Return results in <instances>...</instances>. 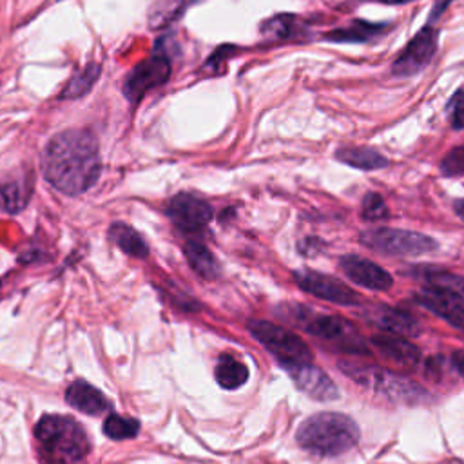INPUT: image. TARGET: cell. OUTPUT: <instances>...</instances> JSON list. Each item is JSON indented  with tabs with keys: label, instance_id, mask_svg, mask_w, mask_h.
<instances>
[{
	"label": "cell",
	"instance_id": "1",
	"mask_svg": "<svg viewBox=\"0 0 464 464\" xmlns=\"http://www.w3.org/2000/svg\"><path fill=\"white\" fill-rule=\"evenodd\" d=\"M45 179L67 196L89 190L100 178L98 141L87 129H69L49 140L42 156Z\"/></svg>",
	"mask_w": 464,
	"mask_h": 464
},
{
	"label": "cell",
	"instance_id": "2",
	"mask_svg": "<svg viewBox=\"0 0 464 464\" xmlns=\"http://www.w3.org/2000/svg\"><path fill=\"white\" fill-rule=\"evenodd\" d=\"M295 440L303 450L317 457H337L357 444L359 426L344 413L321 411L301 422Z\"/></svg>",
	"mask_w": 464,
	"mask_h": 464
},
{
	"label": "cell",
	"instance_id": "3",
	"mask_svg": "<svg viewBox=\"0 0 464 464\" xmlns=\"http://www.w3.org/2000/svg\"><path fill=\"white\" fill-rule=\"evenodd\" d=\"M34 437L51 464H78L91 450L83 428L65 415H44L34 426Z\"/></svg>",
	"mask_w": 464,
	"mask_h": 464
},
{
	"label": "cell",
	"instance_id": "4",
	"mask_svg": "<svg viewBox=\"0 0 464 464\" xmlns=\"http://www.w3.org/2000/svg\"><path fill=\"white\" fill-rule=\"evenodd\" d=\"M339 368L359 386L372 390L373 393L401 404H419L426 399V392L411 379L388 372L373 364L341 361Z\"/></svg>",
	"mask_w": 464,
	"mask_h": 464
},
{
	"label": "cell",
	"instance_id": "5",
	"mask_svg": "<svg viewBox=\"0 0 464 464\" xmlns=\"http://www.w3.org/2000/svg\"><path fill=\"white\" fill-rule=\"evenodd\" d=\"M248 330L252 337L259 341L283 368L312 362V352L297 334L263 319L250 321Z\"/></svg>",
	"mask_w": 464,
	"mask_h": 464
},
{
	"label": "cell",
	"instance_id": "6",
	"mask_svg": "<svg viewBox=\"0 0 464 464\" xmlns=\"http://www.w3.org/2000/svg\"><path fill=\"white\" fill-rule=\"evenodd\" d=\"M359 241L366 248L386 256H420L439 246V243L426 234L390 227L368 228L361 232Z\"/></svg>",
	"mask_w": 464,
	"mask_h": 464
},
{
	"label": "cell",
	"instance_id": "7",
	"mask_svg": "<svg viewBox=\"0 0 464 464\" xmlns=\"http://www.w3.org/2000/svg\"><path fill=\"white\" fill-rule=\"evenodd\" d=\"M303 328L308 334L323 339L335 350L353 353V355H368L370 353V350L366 348V343L361 337V334L357 332V328L350 321H346L339 315H323V314L308 315L303 321Z\"/></svg>",
	"mask_w": 464,
	"mask_h": 464
},
{
	"label": "cell",
	"instance_id": "8",
	"mask_svg": "<svg viewBox=\"0 0 464 464\" xmlns=\"http://www.w3.org/2000/svg\"><path fill=\"white\" fill-rule=\"evenodd\" d=\"M170 60L163 53H154L152 56L140 62L123 82V94L130 103H138L150 89L160 87L169 82Z\"/></svg>",
	"mask_w": 464,
	"mask_h": 464
},
{
	"label": "cell",
	"instance_id": "9",
	"mask_svg": "<svg viewBox=\"0 0 464 464\" xmlns=\"http://www.w3.org/2000/svg\"><path fill=\"white\" fill-rule=\"evenodd\" d=\"M294 279L301 290L323 301L344 306L359 303V294L334 276H326L315 270H297L294 272Z\"/></svg>",
	"mask_w": 464,
	"mask_h": 464
},
{
	"label": "cell",
	"instance_id": "10",
	"mask_svg": "<svg viewBox=\"0 0 464 464\" xmlns=\"http://www.w3.org/2000/svg\"><path fill=\"white\" fill-rule=\"evenodd\" d=\"M437 31L431 29L428 24L424 29H420L401 51V54L392 63V74L393 76H411L417 74L420 69H424L437 49Z\"/></svg>",
	"mask_w": 464,
	"mask_h": 464
},
{
	"label": "cell",
	"instance_id": "11",
	"mask_svg": "<svg viewBox=\"0 0 464 464\" xmlns=\"http://www.w3.org/2000/svg\"><path fill=\"white\" fill-rule=\"evenodd\" d=\"M167 216L179 230L194 234L208 225L212 218V207L198 196L181 192L169 201Z\"/></svg>",
	"mask_w": 464,
	"mask_h": 464
},
{
	"label": "cell",
	"instance_id": "12",
	"mask_svg": "<svg viewBox=\"0 0 464 464\" xmlns=\"http://www.w3.org/2000/svg\"><path fill=\"white\" fill-rule=\"evenodd\" d=\"M415 301L450 324L464 328V295L451 290L424 286L415 294Z\"/></svg>",
	"mask_w": 464,
	"mask_h": 464
},
{
	"label": "cell",
	"instance_id": "13",
	"mask_svg": "<svg viewBox=\"0 0 464 464\" xmlns=\"http://www.w3.org/2000/svg\"><path fill=\"white\" fill-rule=\"evenodd\" d=\"M339 266L343 270V274L353 281L359 286H364L368 290H377V292H384L388 288H392L393 285V277L377 263L355 256V254H346L339 259Z\"/></svg>",
	"mask_w": 464,
	"mask_h": 464
},
{
	"label": "cell",
	"instance_id": "14",
	"mask_svg": "<svg viewBox=\"0 0 464 464\" xmlns=\"http://www.w3.org/2000/svg\"><path fill=\"white\" fill-rule=\"evenodd\" d=\"M364 317L368 323L377 326L379 330L401 337H415L420 332L419 321L406 310L386 306V304H373L364 310Z\"/></svg>",
	"mask_w": 464,
	"mask_h": 464
},
{
	"label": "cell",
	"instance_id": "15",
	"mask_svg": "<svg viewBox=\"0 0 464 464\" xmlns=\"http://www.w3.org/2000/svg\"><path fill=\"white\" fill-rule=\"evenodd\" d=\"M286 372L292 375L295 386L315 401H334L339 397L335 382L312 362L288 366Z\"/></svg>",
	"mask_w": 464,
	"mask_h": 464
},
{
	"label": "cell",
	"instance_id": "16",
	"mask_svg": "<svg viewBox=\"0 0 464 464\" xmlns=\"http://www.w3.org/2000/svg\"><path fill=\"white\" fill-rule=\"evenodd\" d=\"M372 344L377 348L382 359L402 370H413L420 362L419 348L406 337L393 334H377L372 337Z\"/></svg>",
	"mask_w": 464,
	"mask_h": 464
},
{
	"label": "cell",
	"instance_id": "17",
	"mask_svg": "<svg viewBox=\"0 0 464 464\" xmlns=\"http://www.w3.org/2000/svg\"><path fill=\"white\" fill-rule=\"evenodd\" d=\"M65 401L74 410H80L87 415H98L111 408L109 399L98 388L82 379L69 384V388L65 390Z\"/></svg>",
	"mask_w": 464,
	"mask_h": 464
},
{
	"label": "cell",
	"instance_id": "18",
	"mask_svg": "<svg viewBox=\"0 0 464 464\" xmlns=\"http://www.w3.org/2000/svg\"><path fill=\"white\" fill-rule=\"evenodd\" d=\"M335 158L341 163H346L361 170H375L384 169L388 165V160L377 149L372 147H343L335 152Z\"/></svg>",
	"mask_w": 464,
	"mask_h": 464
},
{
	"label": "cell",
	"instance_id": "19",
	"mask_svg": "<svg viewBox=\"0 0 464 464\" xmlns=\"http://www.w3.org/2000/svg\"><path fill=\"white\" fill-rule=\"evenodd\" d=\"M183 250L192 270L199 274L203 279H216L219 276V263L203 243L187 241Z\"/></svg>",
	"mask_w": 464,
	"mask_h": 464
},
{
	"label": "cell",
	"instance_id": "20",
	"mask_svg": "<svg viewBox=\"0 0 464 464\" xmlns=\"http://www.w3.org/2000/svg\"><path fill=\"white\" fill-rule=\"evenodd\" d=\"M386 29H388V24H372V22H364V20H353L348 27H341V29L326 33L324 38L330 42H339V44L366 42V40L381 34Z\"/></svg>",
	"mask_w": 464,
	"mask_h": 464
},
{
	"label": "cell",
	"instance_id": "21",
	"mask_svg": "<svg viewBox=\"0 0 464 464\" xmlns=\"http://www.w3.org/2000/svg\"><path fill=\"white\" fill-rule=\"evenodd\" d=\"M214 375L219 386H223L225 390H236L246 382L248 368L239 359L223 353L216 364Z\"/></svg>",
	"mask_w": 464,
	"mask_h": 464
},
{
	"label": "cell",
	"instance_id": "22",
	"mask_svg": "<svg viewBox=\"0 0 464 464\" xmlns=\"http://www.w3.org/2000/svg\"><path fill=\"white\" fill-rule=\"evenodd\" d=\"M111 239L129 256L132 257H147L149 246L143 237L127 223H112L109 228Z\"/></svg>",
	"mask_w": 464,
	"mask_h": 464
},
{
	"label": "cell",
	"instance_id": "23",
	"mask_svg": "<svg viewBox=\"0 0 464 464\" xmlns=\"http://www.w3.org/2000/svg\"><path fill=\"white\" fill-rule=\"evenodd\" d=\"M29 183L25 179L0 181V212H18L29 201Z\"/></svg>",
	"mask_w": 464,
	"mask_h": 464
},
{
	"label": "cell",
	"instance_id": "24",
	"mask_svg": "<svg viewBox=\"0 0 464 464\" xmlns=\"http://www.w3.org/2000/svg\"><path fill=\"white\" fill-rule=\"evenodd\" d=\"M415 274L419 279H422L426 283V286H433V288H442V290H451L457 292L460 295H464V277L440 270V268H433V266H417Z\"/></svg>",
	"mask_w": 464,
	"mask_h": 464
},
{
	"label": "cell",
	"instance_id": "25",
	"mask_svg": "<svg viewBox=\"0 0 464 464\" xmlns=\"http://www.w3.org/2000/svg\"><path fill=\"white\" fill-rule=\"evenodd\" d=\"M261 31L266 38H277V40H286V38H295L301 34L303 25L295 16L290 14H279L270 20H266L261 25Z\"/></svg>",
	"mask_w": 464,
	"mask_h": 464
},
{
	"label": "cell",
	"instance_id": "26",
	"mask_svg": "<svg viewBox=\"0 0 464 464\" xmlns=\"http://www.w3.org/2000/svg\"><path fill=\"white\" fill-rule=\"evenodd\" d=\"M98 76H100V65L98 63L85 65L82 71H78L69 80V83L62 91L60 98H80V96H85L91 91V87L94 85V82L98 80Z\"/></svg>",
	"mask_w": 464,
	"mask_h": 464
},
{
	"label": "cell",
	"instance_id": "27",
	"mask_svg": "<svg viewBox=\"0 0 464 464\" xmlns=\"http://www.w3.org/2000/svg\"><path fill=\"white\" fill-rule=\"evenodd\" d=\"M138 431H140V422L132 417H121L118 413H111L103 420V433L114 440L132 439L136 437Z\"/></svg>",
	"mask_w": 464,
	"mask_h": 464
},
{
	"label": "cell",
	"instance_id": "28",
	"mask_svg": "<svg viewBox=\"0 0 464 464\" xmlns=\"http://www.w3.org/2000/svg\"><path fill=\"white\" fill-rule=\"evenodd\" d=\"M361 216L364 221L368 223H375V221H382L390 216L388 212V207L384 203V199L381 198V194L377 192H368L364 198H362V210H361Z\"/></svg>",
	"mask_w": 464,
	"mask_h": 464
},
{
	"label": "cell",
	"instance_id": "29",
	"mask_svg": "<svg viewBox=\"0 0 464 464\" xmlns=\"http://www.w3.org/2000/svg\"><path fill=\"white\" fill-rule=\"evenodd\" d=\"M444 176H464V145L453 147L440 161Z\"/></svg>",
	"mask_w": 464,
	"mask_h": 464
},
{
	"label": "cell",
	"instance_id": "30",
	"mask_svg": "<svg viewBox=\"0 0 464 464\" xmlns=\"http://www.w3.org/2000/svg\"><path fill=\"white\" fill-rule=\"evenodd\" d=\"M450 121L453 129H464V91H457L450 102Z\"/></svg>",
	"mask_w": 464,
	"mask_h": 464
},
{
	"label": "cell",
	"instance_id": "31",
	"mask_svg": "<svg viewBox=\"0 0 464 464\" xmlns=\"http://www.w3.org/2000/svg\"><path fill=\"white\" fill-rule=\"evenodd\" d=\"M444 359L442 357H430L424 364V373L430 377V379H439L440 377V370L444 366Z\"/></svg>",
	"mask_w": 464,
	"mask_h": 464
},
{
	"label": "cell",
	"instance_id": "32",
	"mask_svg": "<svg viewBox=\"0 0 464 464\" xmlns=\"http://www.w3.org/2000/svg\"><path fill=\"white\" fill-rule=\"evenodd\" d=\"M451 366L460 373L464 375V350H455L451 353Z\"/></svg>",
	"mask_w": 464,
	"mask_h": 464
},
{
	"label": "cell",
	"instance_id": "33",
	"mask_svg": "<svg viewBox=\"0 0 464 464\" xmlns=\"http://www.w3.org/2000/svg\"><path fill=\"white\" fill-rule=\"evenodd\" d=\"M453 210H455V214L464 221V198H462V199H457V201L453 203Z\"/></svg>",
	"mask_w": 464,
	"mask_h": 464
},
{
	"label": "cell",
	"instance_id": "34",
	"mask_svg": "<svg viewBox=\"0 0 464 464\" xmlns=\"http://www.w3.org/2000/svg\"><path fill=\"white\" fill-rule=\"evenodd\" d=\"M377 2H382V4H392V5H399V4H408V2H413V0H377Z\"/></svg>",
	"mask_w": 464,
	"mask_h": 464
}]
</instances>
